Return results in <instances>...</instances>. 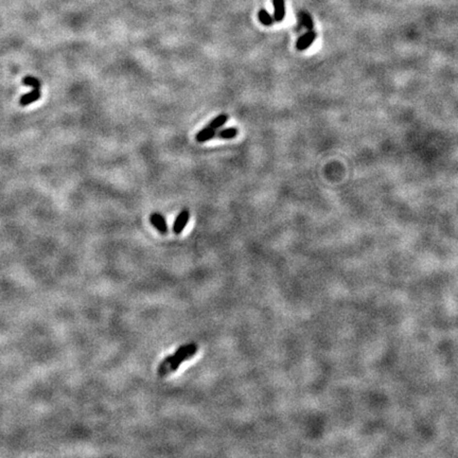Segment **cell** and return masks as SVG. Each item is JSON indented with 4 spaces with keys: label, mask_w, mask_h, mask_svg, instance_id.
I'll return each instance as SVG.
<instances>
[{
    "label": "cell",
    "mask_w": 458,
    "mask_h": 458,
    "mask_svg": "<svg viewBox=\"0 0 458 458\" xmlns=\"http://www.w3.org/2000/svg\"><path fill=\"white\" fill-rule=\"evenodd\" d=\"M198 346L194 343L181 346L180 348L177 349L173 354H171V356L162 360V363L159 364L157 369L158 376H165L171 375L172 372H174L180 368V366L182 362H185L187 360H190L193 356H196Z\"/></svg>",
    "instance_id": "cell-1"
},
{
    "label": "cell",
    "mask_w": 458,
    "mask_h": 458,
    "mask_svg": "<svg viewBox=\"0 0 458 458\" xmlns=\"http://www.w3.org/2000/svg\"><path fill=\"white\" fill-rule=\"evenodd\" d=\"M189 219H190V213L188 209H184L180 211V213L176 216L175 222L173 224V231L175 234H180L184 230L186 225L188 224Z\"/></svg>",
    "instance_id": "cell-2"
},
{
    "label": "cell",
    "mask_w": 458,
    "mask_h": 458,
    "mask_svg": "<svg viewBox=\"0 0 458 458\" xmlns=\"http://www.w3.org/2000/svg\"><path fill=\"white\" fill-rule=\"evenodd\" d=\"M315 39H316V33H315L313 30H310L306 34H303V35L297 39V42H296L297 50H299V51L307 50L314 43Z\"/></svg>",
    "instance_id": "cell-3"
},
{
    "label": "cell",
    "mask_w": 458,
    "mask_h": 458,
    "mask_svg": "<svg viewBox=\"0 0 458 458\" xmlns=\"http://www.w3.org/2000/svg\"><path fill=\"white\" fill-rule=\"evenodd\" d=\"M150 221H151V224H152L154 227H155L160 233L165 234V233L168 232L167 222H165V219H164V217L162 214H160V213H155L151 214Z\"/></svg>",
    "instance_id": "cell-4"
},
{
    "label": "cell",
    "mask_w": 458,
    "mask_h": 458,
    "mask_svg": "<svg viewBox=\"0 0 458 458\" xmlns=\"http://www.w3.org/2000/svg\"><path fill=\"white\" fill-rule=\"evenodd\" d=\"M41 89H33L30 93H28L24 95L19 99V104L21 106H28L32 104V103L36 102L39 98H41Z\"/></svg>",
    "instance_id": "cell-5"
},
{
    "label": "cell",
    "mask_w": 458,
    "mask_h": 458,
    "mask_svg": "<svg viewBox=\"0 0 458 458\" xmlns=\"http://www.w3.org/2000/svg\"><path fill=\"white\" fill-rule=\"evenodd\" d=\"M274 3V19L275 21H282L285 15V7H284V0H273Z\"/></svg>",
    "instance_id": "cell-6"
},
{
    "label": "cell",
    "mask_w": 458,
    "mask_h": 458,
    "mask_svg": "<svg viewBox=\"0 0 458 458\" xmlns=\"http://www.w3.org/2000/svg\"><path fill=\"white\" fill-rule=\"evenodd\" d=\"M215 135H216L215 130H213V129H210L208 127H206V128H204L203 130H200L198 131V133L196 136V139L197 142L203 143V142L209 141L213 138H214Z\"/></svg>",
    "instance_id": "cell-7"
},
{
    "label": "cell",
    "mask_w": 458,
    "mask_h": 458,
    "mask_svg": "<svg viewBox=\"0 0 458 458\" xmlns=\"http://www.w3.org/2000/svg\"><path fill=\"white\" fill-rule=\"evenodd\" d=\"M227 120H228L227 114H219V116H216L214 119L211 120L207 127L216 131L217 129L222 128L223 125H224L227 122Z\"/></svg>",
    "instance_id": "cell-8"
},
{
    "label": "cell",
    "mask_w": 458,
    "mask_h": 458,
    "mask_svg": "<svg viewBox=\"0 0 458 458\" xmlns=\"http://www.w3.org/2000/svg\"><path fill=\"white\" fill-rule=\"evenodd\" d=\"M298 18H299V21H300V25L302 27L307 28L309 31L313 30L314 24H313V20L311 18L310 14L307 13V12H300L299 15H298Z\"/></svg>",
    "instance_id": "cell-9"
},
{
    "label": "cell",
    "mask_w": 458,
    "mask_h": 458,
    "mask_svg": "<svg viewBox=\"0 0 458 458\" xmlns=\"http://www.w3.org/2000/svg\"><path fill=\"white\" fill-rule=\"evenodd\" d=\"M238 135V129L237 128H228V129H223L221 130L219 133H217V137L221 139H232Z\"/></svg>",
    "instance_id": "cell-10"
},
{
    "label": "cell",
    "mask_w": 458,
    "mask_h": 458,
    "mask_svg": "<svg viewBox=\"0 0 458 458\" xmlns=\"http://www.w3.org/2000/svg\"><path fill=\"white\" fill-rule=\"evenodd\" d=\"M258 17H259V20L261 24L264 26H272L275 21L274 16H271V14L265 10H260L259 14H258Z\"/></svg>",
    "instance_id": "cell-11"
},
{
    "label": "cell",
    "mask_w": 458,
    "mask_h": 458,
    "mask_svg": "<svg viewBox=\"0 0 458 458\" xmlns=\"http://www.w3.org/2000/svg\"><path fill=\"white\" fill-rule=\"evenodd\" d=\"M22 83H24L26 86H30V87H32L33 89H41L42 87L41 81H39L37 78L32 77V76H27L26 78H24Z\"/></svg>",
    "instance_id": "cell-12"
}]
</instances>
